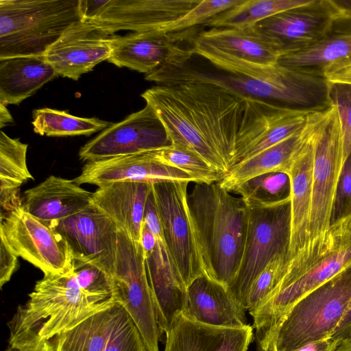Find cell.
Instances as JSON below:
<instances>
[{
	"instance_id": "obj_15",
	"label": "cell",
	"mask_w": 351,
	"mask_h": 351,
	"mask_svg": "<svg viewBox=\"0 0 351 351\" xmlns=\"http://www.w3.org/2000/svg\"><path fill=\"white\" fill-rule=\"evenodd\" d=\"M67 243L73 261L95 265L111 274L118 241V226L92 204L81 212L50 226Z\"/></svg>"
},
{
	"instance_id": "obj_41",
	"label": "cell",
	"mask_w": 351,
	"mask_h": 351,
	"mask_svg": "<svg viewBox=\"0 0 351 351\" xmlns=\"http://www.w3.org/2000/svg\"><path fill=\"white\" fill-rule=\"evenodd\" d=\"M0 287L11 278L18 267V256L12 251L3 237L0 236Z\"/></svg>"
},
{
	"instance_id": "obj_17",
	"label": "cell",
	"mask_w": 351,
	"mask_h": 351,
	"mask_svg": "<svg viewBox=\"0 0 351 351\" xmlns=\"http://www.w3.org/2000/svg\"><path fill=\"white\" fill-rule=\"evenodd\" d=\"M339 12L332 0H310L256 24L279 43L282 56L305 50L319 42Z\"/></svg>"
},
{
	"instance_id": "obj_51",
	"label": "cell",
	"mask_w": 351,
	"mask_h": 351,
	"mask_svg": "<svg viewBox=\"0 0 351 351\" xmlns=\"http://www.w3.org/2000/svg\"><path fill=\"white\" fill-rule=\"evenodd\" d=\"M4 351H19V350L9 346Z\"/></svg>"
},
{
	"instance_id": "obj_25",
	"label": "cell",
	"mask_w": 351,
	"mask_h": 351,
	"mask_svg": "<svg viewBox=\"0 0 351 351\" xmlns=\"http://www.w3.org/2000/svg\"><path fill=\"white\" fill-rule=\"evenodd\" d=\"M93 195L73 180L50 176L25 191L22 207L50 227L92 204Z\"/></svg>"
},
{
	"instance_id": "obj_22",
	"label": "cell",
	"mask_w": 351,
	"mask_h": 351,
	"mask_svg": "<svg viewBox=\"0 0 351 351\" xmlns=\"http://www.w3.org/2000/svg\"><path fill=\"white\" fill-rule=\"evenodd\" d=\"M145 265L161 333L169 329L174 317L184 311L186 287L165 244L162 232Z\"/></svg>"
},
{
	"instance_id": "obj_5",
	"label": "cell",
	"mask_w": 351,
	"mask_h": 351,
	"mask_svg": "<svg viewBox=\"0 0 351 351\" xmlns=\"http://www.w3.org/2000/svg\"><path fill=\"white\" fill-rule=\"evenodd\" d=\"M80 0H0V60L43 56L82 21Z\"/></svg>"
},
{
	"instance_id": "obj_9",
	"label": "cell",
	"mask_w": 351,
	"mask_h": 351,
	"mask_svg": "<svg viewBox=\"0 0 351 351\" xmlns=\"http://www.w3.org/2000/svg\"><path fill=\"white\" fill-rule=\"evenodd\" d=\"M119 228V227H118ZM116 300L138 328L147 351H159L162 335L149 285L141 242L118 229L114 268L111 273Z\"/></svg>"
},
{
	"instance_id": "obj_12",
	"label": "cell",
	"mask_w": 351,
	"mask_h": 351,
	"mask_svg": "<svg viewBox=\"0 0 351 351\" xmlns=\"http://www.w3.org/2000/svg\"><path fill=\"white\" fill-rule=\"evenodd\" d=\"M49 342L52 351H147L136 324L118 302Z\"/></svg>"
},
{
	"instance_id": "obj_21",
	"label": "cell",
	"mask_w": 351,
	"mask_h": 351,
	"mask_svg": "<svg viewBox=\"0 0 351 351\" xmlns=\"http://www.w3.org/2000/svg\"><path fill=\"white\" fill-rule=\"evenodd\" d=\"M317 128L287 173L291 186V232L287 274L298 271L306 257L312 206L313 136Z\"/></svg>"
},
{
	"instance_id": "obj_30",
	"label": "cell",
	"mask_w": 351,
	"mask_h": 351,
	"mask_svg": "<svg viewBox=\"0 0 351 351\" xmlns=\"http://www.w3.org/2000/svg\"><path fill=\"white\" fill-rule=\"evenodd\" d=\"M58 76L43 56L0 60V102L19 104Z\"/></svg>"
},
{
	"instance_id": "obj_33",
	"label": "cell",
	"mask_w": 351,
	"mask_h": 351,
	"mask_svg": "<svg viewBox=\"0 0 351 351\" xmlns=\"http://www.w3.org/2000/svg\"><path fill=\"white\" fill-rule=\"evenodd\" d=\"M151 152L158 162L185 172L195 183L218 182L226 176L194 152L177 144L151 149Z\"/></svg>"
},
{
	"instance_id": "obj_2",
	"label": "cell",
	"mask_w": 351,
	"mask_h": 351,
	"mask_svg": "<svg viewBox=\"0 0 351 351\" xmlns=\"http://www.w3.org/2000/svg\"><path fill=\"white\" fill-rule=\"evenodd\" d=\"M187 203L204 274L228 287L243 254L248 207L218 182L195 183Z\"/></svg>"
},
{
	"instance_id": "obj_29",
	"label": "cell",
	"mask_w": 351,
	"mask_h": 351,
	"mask_svg": "<svg viewBox=\"0 0 351 351\" xmlns=\"http://www.w3.org/2000/svg\"><path fill=\"white\" fill-rule=\"evenodd\" d=\"M193 39L223 53L262 64H276L282 55L277 40L256 25L241 28H210Z\"/></svg>"
},
{
	"instance_id": "obj_6",
	"label": "cell",
	"mask_w": 351,
	"mask_h": 351,
	"mask_svg": "<svg viewBox=\"0 0 351 351\" xmlns=\"http://www.w3.org/2000/svg\"><path fill=\"white\" fill-rule=\"evenodd\" d=\"M351 302V265L297 302L271 340L269 351H293L331 338Z\"/></svg>"
},
{
	"instance_id": "obj_7",
	"label": "cell",
	"mask_w": 351,
	"mask_h": 351,
	"mask_svg": "<svg viewBox=\"0 0 351 351\" xmlns=\"http://www.w3.org/2000/svg\"><path fill=\"white\" fill-rule=\"evenodd\" d=\"M312 206L309 240L298 273L325 250L330 235V219L338 178L343 165L342 138L337 110L332 106L313 136Z\"/></svg>"
},
{
	"instance_id": "obj_3",
	"label": "cell",
	"mask_w": 351,
	"mask_h": 351,
	"mask_svg": "<svg viewBox=\"0 0 351 351\" xmlns=\"http://www.w3.org/2000/svg\"><path fill=\"white\" fill-rule=\"evenodd\" d=\"M116 302L84 293L73 268L62 274H45L8 323L9 346L22 350L49 341Z\"/></svg>"
},
{
	"instance_id": "obj_11",
	"label": "cell",
	"mask_w": 351,
	"mask_h": 351,
	"mask_svg": "<svg viewBox=\"0 0 351 351\" xmlns=\"http://www.w3.org/2000/svg\"><path fill=\"white\" fill-rule=\"evenodd\" d=\"M0 236L18 256L45 274H62L73 269L69 247L62 236L21 206L1 216Z\"/></svg>"
},
{
	"instance_id": "obj_34",
	"label": "cell",
	"mask_w": 351,
	"mask_h": 351,
	"mask_svg": "<svg viewBox=\"0 0 351 351\" xmlns=\"http://www.w3.org/2000/svg\"><path fill=\"white\" fill-rule=\"evenodd\" d=\"M290 180L287 173H267L247 180L230 193L240 195L246 202L269 204L290 197Z\"/></svg>"
},
{
	"instance_id": "obj_28",
	"label": "cell",
	"mask_w": 351,
	"mask_h": 351,
	"mask_svg": "<svg viewBox=\"0 0 351 351\" xmlns=\"http://www.w3.org/2000/svg\"><path fill=\"white\" fill-rule=\"evenodd\" d=\"M151 191V184L115 182L99 186L93 192V204L134 241L140 242L145 206Z\"/></svg>"
},
{
	"instance_id": "obj_1",
	"label": "cell",
	"mask_w": 351,
	"mask_h": 351,
	"mask_svg": "<svg viewBox=\"0 0 351 351\" xmlns=\"http://www.w3.org/2000/svg\"><path fill=\"white\" fill-rule=\"evenodd\" d=\"M141 97L160 120L171 144L194 152L226 175L229 172L245 99L197 82L158 85Z\"/></svg>"
},
{
	"instance_id": "obj_42",
	"label": "cell",
	"mask_w": 351,
	"mask_h": 351,
	"mask_svg": "<svg viewBox=\"0 0 351 351\" xmlns=\"http://www.w3.org/2000/svg\"><path fill=\"white\" fill-rule=\"evenodd\" d=\"M324 77L329 83L351 84V59L330 66L324 73Z\"/></svg>"
},
{
	"instance_id": "obj_13",
	"label": "cell",
	"mask_w": 351,
	"mask_h": 351,
	"mask_svg": "<svg viewBox=\"0 0 351 351\" xmlns=\"http://www.w3.org/2000/svg\"><path fill=\"white\" fill-rule=\"evenodd\" d=\"M311 114L293 111L260 99H245L232 167L299 132Z\"/></svg>"
},
{
	"instance_id": "obj_36",
	"label": "cell",
	"mask_w": 351,
	"mask_h": 351,
	"mask_svg": "<svg viewBox=\"0 0 351 351\" xmlns=\"http://www.w3.org/2000/svg\"><path fill=\"white\" fill-rule=\"evenodd\" d=\"M287 255L272 258L253 281L247 298V310L252 313L274 294L284 278L288 266Z\"/></svg>"
},
{
	"instance_id": "obj_32",
	"label": "cell",
	"mask_w": 351,
	"mask_h": 351,
	"mask_svg": "<svg viewBox=\"0 0 351 351\" xmlns=\"http://www.w3.org/2000/svg\"><path fill=\"white\" fill-rule=\"evenodd\" d=\"M32 124L34 132L49 136L86 135L104 130L112 123L97 118L80 117L49 108L36 109Z\"/></svg>"
},
{
	"instance_id": "obj_38",
	"label": "cell",
	"mask_w": 351,
	"mask_h": 351,
	"mask_svg": "<svg viewBox=\"0 0 351 351\" xmlns=\"http://www.w3.org/2000/svg\"><path fill=\"white\" fill-rule=\"evenodd\" d=\"M243 0H200L199 3L180 19L162 31L171 34L199 25L206 24L218 14L241 3Z\"/></svg>"
},
{
	"instance_id": "obj_27",
	"label": "cell",
	"mask_w": 351,
	"mask_h": 351,
	"mask_svg": "<svg viewBox=\"0 0 351 351\" xmlns=\"http://www.w3.org/2000/svg\"><path fill=\"white\" fill-rule=\"evenodd\" d=\"M351 59V15L338 14L324 37L312 47L280 57L278 64L324 77L332 65Z\"/></svg>"
},
{
	"instance_id": "obj_35",
	"label": "cell",
	"mask_w": 351,
	"mask_h": 351,
	"mask_svg": "<svg viewBox=\"0 0 351 351\" xmlns=\"http://www.w3.org/2000/svg\"><path fill=\"white\" fill-rule=\"evenodd\" d=\"M28 145L12 138L5 132L0 134V186L20 187L34 177L27 165Z\"/></svg>"
},
{
	"instance_id": "obj_14",
	"label": "cell",
	"mask_w": 351,
	"mask_h": 351,
	"mask_svg": "<svg viewBox=\"0 0 351 351\" xmlns=\"http://www.w3.org/2000/svg\"><path fill=\"white\" fill-rule=\"evenodd\" d=\"M165 129L148 104L120 122L111 124L87 142L79 152L80 159L93 162L133 154L170 145Z\"/></svg>"
},
{
	"instance_id": "obj_46",
	"label": "cell",
	"mask_w": 351,
	"mask_h": 351,
	"mask_svg": "<svg viewBox=\"0 0 351 351\" xmlns=\"http://www.w3.org/2000/svg\"><path fill=\"white\" fill-rule=\"evenodd\" d=\"M140 242L143 247L145 256L148 255L154 250L157 243L156 237L149 230L144 221L142 226Z\"/></svg>"
},
{
	"instance_id": "obj_39",
	"label": "cell",
	"mask_w": 351,
	"mask_h": 351,
	"mask_svg": "<svg viewBox=\"0 0 351 351\" xmlns=\"http://www.w3.org/2000/svg\"><path fill=\"white\" fill-rule=\"evenodd\" d=\"M329 97L339 118L343 164L351 154V84L329 83Z\"/></svg>"
},
{
	"instance_id": "obj_24",
	"label": "cell",
	"mask_w": 351,
	"mask_h": 351,
	"mask_svg": "<svg viewBox=\"0 0 351 351\" xmlns=\"http://www.w3.org/2000/svg\"><path fill=\"white\" fill-rule=\"evenodd\" d=\"M245 309L229 288L203 274L186 287V317L198 322L223 328L246 326Z\"/></svg>"
},
{
	"instance_id": "obj_40",
	"label": "cell",
	"mask_w": 351,
	"mask_h": 351,
	"mask_svg": "<svg viewBox=\"0 0 351 351\" xmlns=\"http://www.w3.org/2000/svg\"><path fill=\"white\" fill-rule=\"evenodd\" d=\"M351 215V154L344 161L336 186L330 226Z\"/></svg>"
},
{
	"instance_id": "obj_48",
	"label": "cell",
	"mask_w": 351,
	"mask_h": 351,
	"mask_svg": "<svg viewBox=\"0 0 351 351\" xmlns=\"http://www.w3.org/2000/svg\"><path fill=\"white\" fill-rule=\"evenodd\" d=\"M339 14L351 15V0H332Z\"/></svg>"
},
{
	"instance_id": "obj_10",
	"label": "cell",
	"mask_w": 351,
	"mask_h": 351,
	"mask_svg": "<svg viewBox=\"0 0 351 351\" xmlns=\"http://www.w3.org/2000/svg\"><path fill=\"white\" fill-rule=\"evenodd\" d=\"M189 184H151L165 244L186 287L204 274L188 207Z\"/></svg>"
},
{
	"instance_id": "obj_50",
	"label": "cell",
	"mask_w": 351,
	"mask_h": 351,
	"mask_svg": "<svg viewBox=\"0 0 351 351\" xmlns=\"http://www.w3.org/2000/svg\"><path fill=\"white\" fill-rule=\"evenodd\" d=\"M335 351H351V339L340 342Z\"/></svg>"
},
{
	"instance_id": "obj_31",
	"label": "cell",
	"mask_w": 351,
	"mask_h": 351,
	"mask_svg": "<svg viewBox=\"0 0 351 351\" xmlns=\"http://www.w3.org/2000/svg\"><path fill=\"white\" fill-rule=\"evenodd\" d=\"M310 0H243L241 3L218 14L205 25L210 28H241L285 10L308 3Z\"/></svg>"
},
{
	"instance_id": "obj_23",
	"label": "cell",
	"mask_w": 351,
	"mask_h": 351,
	"mask_svg": "<svg viewBox=\"0 0 351 351\" xmlns=\"http://www.w3.org/2000/svg\"><path fill=\"white\" fill-rule=\"evenodd\" d=\"M165 335L164 351H247L253 329L210 326L180 313Z\"/></svg>"
},
{
	"instance_id": "obj_47",
	"label": "cell",
	"mask_w": 351,
	"mask_h": 351,
	"mask_svg": "<svg viewBox=\"0 0 351 351\" xmlns=\"http://www.w3.org/2000/svg\"><path fill=\"white\" fill-rule=\"evenodd\" d=\"M13 123V118L5 105L0 102V127L2 128Z\"/></svg>"
},
{
	"instance_id": "obj_19",
	"label": "cell",
	"mask_w": 351,
	"mask_h": 351,
	"mask_svg": "<svg viewBox=\"0 0 351 351\" xmlns=\"http://www.w3.org/2000/svg\"><path fill=\"white\" fill-rule=\"evenodd\" d=\"M175 43L174 38L160 31L133 32L113 36L108 62L146 74L163 66H179L193 56Z\"/></svg>"
},
{
	"instance_id": "obj_18",
	"label": "cell",
	"mask_w": 351,
	"mask_h": 351,
	"mask_svg": "<svg viewBox=\"0 0 351 351\" xmlns=\"http://www.w3.org/2000/svg\"><path fill=\"white\" fill-rule=\"evenodd\" d=\"M112 35L88 21H81L69 29L44 54L58 75L77 80L111 53Z\"/></svg>"
},
{
	"instance_id": "obj_37",
	"label": "cell",
	"mask_w": 351,
	"mask_h": 351,
	"mask_svg": "<svg viewBox=\"0 0 351 351\" xmlns=\"http://www.w3.org/2000/svg\"><path fill=\"white\" fill-rule=\"evenodd\" d=\"M73 268L77 284L84 293L97 299L117 302L109 273L95 265L82 261H73Z\"/></svg>"
},
{
	"instance_id": "obj_52",
	"label": "cell",
	"mask_w": 351,
	"mask_h": 351,
	"mask_svg": "<svg viewBox=\"0 0 351 351\" xmlns=\"http://www.w3.org/2000/svg\"><path fill=\"white\" fill-rule=\"evenodd\" d=\"M350 223H351V215L350 216Z\"/></svg>"
},
{
	"instance_id": "obj_20",
	"label": "cell",
	"mask_w": 351,
	"mask_h": 351,
	"mask_svg": "<svg viewBox=\"0 0 351 351\" xmlns=\"http://www.w3.org/2000/svg\"><path fill=\"white\" fill-rule=\"evenodd\" d=\"M73 180L79 185L90 184L97 187L115 182H194L185 172L158 162L151 150L88 162Z\"/></svg>"
},
{
	"instance_id": "obj_44",
	"label": "cell",
	"mask_w": 351,
	"mask_h": 351,
	"mask_svg": "<svg viewBox=\"0 0 351 351\" xmlns=\"http://www.w3.org/2000/svg\"><path fill=\"white\" fill-rule=\"evenodd\" d=\"M108 0H80V11L82 21L93 19Z\"/></svg>"
},
{
	"instance_id": "obj_16",
	"label": "cell",
	"mask_w": 351,
	"mask_h": 351,
	"mask_svg": "<svg viewBox=\"0 0 351 351\" xmlns=\"http://www.w3.org/2000/svg\"><path fill=\"white\" fill-rule=\"evenodd\" d=\"M200 0H108L90 23L110 35L121 30L162 31Z\"/></svg>"
},
{
	"instance_id": "obj_45",
	"label": "cell",
	"mask_w": 351,
	"mask_h": 351,
	"mask_svg": "<svg viewBox=\"0 0 351 351\" xmlns=\"http://www.w3.org/2000/svg\"><path fill=\"white\" fill-rule=\"evenodd\" d=\"M339 342L332 338L312 342L293 351H335Z\"/></svg>"
},
{
	"instance_id": "obj_8",
	"label": "cell",
	"mask_w": 351,
	"mask_h": 351,
	"mask_svg": "<svg viewBox=\"0 0 351 351\" xmlns=\"http://www.w3.org/2000/svg\"><path fill=\"white\" fill-rule=\"evenodd\" d=\"M246 203L248 225L243 254L228 287L245 311L248 292L257 276L276 256H288L291 232L290 197L269 204Z\"/></svg>"
},
{
	"instance_id": "obj_49",
	"label": "cell",
	"mask_w": 351,
	"mask_h": 351,
	"mask_svg": "<svg viewBox=\"0 0 351 351\" xmlns=\"http://www.w3.org/2000/svg\"><path fill=\"white\" fill-rule=\"evenodd\" d=\"M19 351H52L49 341L44 342L40 345L20 350Z\"/></svg>"
},
{
	"instance_id": "obj_43",
	"label": "cell",
	"mask_w": 351,
	"mask_h": 351,
	"mask_svg": "<svg viewBox=\"0 0 351 351\" xmlns=\"http://www.w3.org/2000/svg\"><path fill=\"white\" fill-rule=\"evenodd\" d=\"M331 338L339 343L351 339V302Z\"/></svg>"
},
{
	"instance_id": "obj_4",
	"label": "cell",
	"mask_w": 351,
	"mask_h": 351,
	"mask_svg": "<svg viewBox=\"0 0 351 351\" xmlns=\"http://www.w3.org/2000/svg\"><path fill=\"white\" fill-rule=\"evenodd\" d=\"M351 265L350 217L330 226L328 243L317 256L295 276L284 278L271 297L253 317L258 351H269L280 323L300 299Z\"/></svg>"
},
{
	"instance_id": "obj_26",
	"label": "cell",
	"mask_w": 351,
	"mask_h": 351,
	"mask_svg": "<svg viewBox=\"0 0 351 351\" xmlns=\"http://www.w3.org/2000/svg\"><path fill=\"white\" fill-rule=\"evenodd\" d=\"M326 110L312 113L306 125L299 132L252 158L233 166L226 177L219 182L220 185L230 193L243 182L259 175L272 172L287 174Z\"/></svg>"
}]
</instances>
